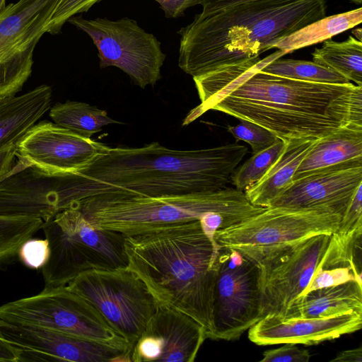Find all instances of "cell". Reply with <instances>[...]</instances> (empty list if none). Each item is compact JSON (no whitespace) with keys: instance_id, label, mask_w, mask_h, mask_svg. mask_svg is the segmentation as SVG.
<instances>
[{"instance_id":"obj_1","label":"cell","mask_w":362,"mask_h":362,"mask_svg":"<svg viewBox=\"0 0 362 362\" xmlns=\"http://www.w3.org/2000/svg\"><path fill=\"white\" fill-rule=\"evenodd\" d=\"M286 54L279 50L262 59L253 57L193 77L201 103L182 125L214 110L257 124L285 142L317 140L349 124L362 125V86L303 81L261 71Z\"/></svg>"},{"instance_id":"obj_2","label":"cell","mask_w":362,"mask_h":362,"mask_svg":"<svg viewBox=\"0 0 362 362\" xmlns=\"http://www.w3.org/2000/svg\"><path fill=\"white\" fill-rule=\"evenodd\" d=\"M247 153L237 143L197 150L171 149L157 141L110 147L86 169L70 175V206L104 194L161 197L220 190Z\"/></svg>"},{"instance_id":"obj_3","label":"cell","mask_w":362,"mask_h":362,"mask_svg":"<svg viewBox=\"0 0 362 362\" xmlns=\"http://www.w3.org/2000/svg\"><path fill=\"white\" fill-rule=\"evenodd\" d=\"M128 268L158 303L192 317L213 339V305L218 245L199 220L151 228L124 236Z\"/></svg>"},{"instance_id":"obj_4","label":"cell","mask_w":362,"mask_h":362,"mask_svg":"<svg viewBox=\"0 0 362 362\" xmlns=\"http://www.w3.org/2000/svg\"><path fill=\"white\" fill-rule=\"evenodd\" d=\"M326 0H249L195 15L177 31L178 66L196 77L272 49L326 16Z\"/></svg>"},{"instance_id":"obj_5","label":"cell","mask_w":362,"mask_h":362,"mask_svg":"<svg viewBox=\"0 0 362 362\" xmlns=\"http://www.w3.org/2000/svg\"><path fill=\"white\" fill-rule=\"evenodd\" d=\"M95 227L124 236L153 227L200 218L210 212L223 215L230 226L265 209L252 204L243 191L224 189L161 197L104 194L73 203Z\"/></svg>"},{"instance_id":"obj_6","label":"cell","mask_w":362,"mask_h":362,"mask_svg":"<svg viewBox=\"0 0 362 362\" xmlns=\"http://www.w3.org/2000/svg\"><path fill=\"white\" fill-rule=\"evenodd\" d=\"M49 256L42 268L45 287L68 284L92 269L128 267L124 235L93 226L78 209L68 208L43 223Z\"/></svg>"},{"instance_id":"obj_7","label":"cell","mask_w":362,"mask_h":362,"mask_svg":"<svg viewBox=\"0 0 362 362\" xmlns=\"http://www.w3.org/2000/svg\"><path fill=\"white\" fill-rule=\"evenodd\" d=\"M331 235L319 234L271 245L229 246L250 257L260 268L263 317H284L288 308L308 286Z\"/></svg>"},{"instance_id":"obj_8","label":"cell","mask_w":362,"mask_h":362,"mask_svg":"<svg viewBox=\"0 0 362 362\" xmlns=\"http://www.w3.org/2000/svg\"><path fill=\"white\" fill-rule=\"evenodd\" d=\"M66 286L95 308L132 349L158 306L145 283L128 267L87 271Z\"/></svg>"},{"instance_id":"obj_9","label":"cell","mask_w":362,"mask_h":362,"mask_svg":"<svg viewBox=\"0 0 362 362\" xmlns=\"http://www.w3.org/2000/svg\"><path fill=\"white\" fill-rule=\"evenodd\" d=\"M0 319L45 327L132 351L99 311L66 285L45 287L36 295L0 305Z\"/></svg>"},{"instance_id":"obj_10","label":"cell","mask_w":362,"mask_h":362,"mask_svg":"<svg viewBox=\"0 0 362 362\" xmlns=\"http://www.w3.org/2000/svg\"><path fill=\"white\" fill-rule=\"evenodd\" d=\"M216 262L213 339L235 340L263 317L260 268L229 246L218 245Z\"/></svg>"},{"instance_id":"obj_11","label":"cell","mask_w":362,"mask_h":362,"mask_svg":"<svg viewBox=\"0 0 362 362\" xmlns=\"http://www.w3.org/2000/svg\"><path fill=\"white\" fill-rule=\"evenodd\" d=\"M68 22L91 38L98 49L100 69L119 68L143 89L153 86L161 78V68L166 57L161 43L136 21L128 17L112 21L73 16Z\"/></svg>"},{"instance_id":"obj_12","label":"cell","mask_w":362,"mask_h":362,"mask_svg":"<svg viewBox=\"0 0 362 362\" xmlns=\"http://www.w3.org/2000/svg\"><path fill=\"white\" fill-rule=\"evenodd\" d=\"M59 0H19L0 14V99L22 90L33 51Z\"/></svg>"},{"instance_id":"obj_13","label":"cell","mask_w":362,"mask_h":362,"mask_svg":"<svg viewBox=\"0 0 362 362\" xmlns=\"http://www.w3.org/2000/svg\"><path fill=\"white\" fill-rule=\"evenodd\" d=\"M339 215L320 210L267 207L238 223L217 230L220 246H262L300 240L319 234H332Z\"/></svg>"},{"instance_id":"obj_14","label":"cell","mask_w":362,"mask_h":362,"mask_svg":"<svg viewBox=\"0 0 362 362\" xmlns=\"http://www.w3.org/2000/svg\"><path fill=\"white\" fill-rule=\"evenodd\" d=\"M0 332L20 349L19 361H132V351L29 323L0 319Z\"/></svg>"},{"instance_id":"obj_15","label":"cell","mask_w":362,"mask_h":362,"mask_svg":"<svg viewBox=\"0 0 362 362\" xmlns=\"http://www.w3.org/2000/svg\"><path fill=\"white\" fill-rule=\"evenodd\" d=\"M110 148L54 122L41 121L17 143L16 157L49 173L71 175L86 169Z\"/></svg>"},{"instance_id":"obj_16","label":"cell","mask_w":362,"mask_h":362,"mask_svg":"<svg viewBox=\"0 0 362 362\" xmlns=\"http://www.w3.org/2000/svg\"><path fill=\"white\" fill-rule=\"evenodd\" d=\"M361 184L362 160L345 162L293 180L269 207L320 210L342 217Z\"/></svg>"},{"instance_id":"obj_17","label":"cell","mask_w":362,"mask_h":362,"mask_svg":"<svg viewBox=\"0 0 362 362\" xmlns=\"http://www.w3.org/2000/svg\"><path fill=\"white\" fill-rule=\"evenodd\" d=\"M207 339L205 329L187 315L158 303L154 315L134 344V362H193Z\"/></svg>"},{"instance_id":"obj_18","label":"cell","mask_w":362,"mask_h":362,"mask_svg":"<svg viewBox=\"0 0 362 362\" xmlns=\"http://www.w3.org/2000/svg\"><path fill=\"white\" fill-rule=\"evenodd\" d=\"M362 313L329 317L281 319L267 315L249 329V339L260 346L293 343L314 345L359 330Z\"/></svg>"},{"instance_id":"obj_19","label":"cell","mask_w":362,"mask_h":362,"mask_svg":"<svg viewBox=\"0 0 362 362\" xmlns=\"http://www.w3.org/2000/svg\"><path fill=\"white\" fill-rule=\"evenodd\" d=\"M52 95V88L42 84L22 95L0 99V151L16 145L49 110Z\"/></svg>"},{"instance_id":"obj_20","label":"cell","mask_w":362,"mask_h":362,"mask_svg":"<svg viewBox=\"0 0 362 362\" xmlns=\"http://www.w3.org/2000/svg\"><path fill=\"white\" fill-rule=\"evenodd\" d=\"M349 313H362V284L356 280L300 296L288 308L283 319L329 317Z\"/></svg>"},{"instance_id":"obj_21","label":"cell","mask_w":362,"mask_h":362,"mask_svg":"<svg viewBox=\"0 0 362 362\" xmlns=\"http://www.w3.org/2000/svg\"><path fill=\"white\" fill-rule=\"evenodd\" d=\"M362 160V125L351 124L316 140L293 180L345 162Z\"/></svg>"},{"instance_id":"obj_22","label":"cell","mask_w":362,"mask_h":362,"mask_svg":"<svg viewBox=\"0 0 362 362\" xmlns=\"http://www.w3.org/2000/svg\"><path fill=\"white\" fill-rule=\"evenodd\" d=\"M316 140H292L286 143L281 155L264 177L244 192L250 202L267 208L291 185L302 160Z\"/></svg>"},{"instance_id":"obj_23","label":"cell","mask_w":362,"mask_h":362,"mask_svg":"<svg viewBox=\"0 0 362 362\" xmlns=\"http://www.w3.org/2000/svg\"><path fill=\"white\" fill-rule=\"evenodd\" d=\"M361 21V7L324 17L281 38L272 48H276L286 54L292 52L329 40L332 37L360 24Z\"/></svg>"},{"instance_id":"obj_24","label":"cell","mask_w":362,"mask_h":362,"mask_svg":"<svg viewBox=\"0 0 362 362\" xmlns=\"http://www.w3.org/2000/svg\"><path fill=\"white\" fill-rule=\"evenodd\" d=\"M314 62L362 86V42L353 36L344 42L327 40L312 53Z\"/></svg>"},{"instance_id":"obj_25","label":"cell","mask_w":362,"mask_h":362,"mask_svg":"<svg viewBox=\"0 0 362 362\" xmlns=\"http://www.w3.org/2000/svg\"><path fill=\"white\" fill-rule=\"evenodd\" d=\"M49 111L56 124L86 138L101 132L104 126L121 123L108 117L105 110L83 102L57 103Z\"/></svg>"},{"instance_id":"obj_26","label":"cell","mask_w":362,"mask_h":362,"mask_svg":"<svg viewBox=\"0 0 362 362\" xmlns=\"http://www.w3.org/2000/svg\"><path fill=\"white\" fill-rule=\"evenodd\" d=\"M261 71L295 80L331 84L350 83L335 71L314 62L291 59H276Z\"/></svg>"},{"instance_id":"obj_27","label":"cell","mask_w":362,"mask_h":362,"mask_svg":"<svg viewBox=\"0 0 362 362\" xmlns=\"http://www.w3.org/2000/svg\"><path fill=\"white\" fill-rule=\"evenodd\" d=\"M43 223L36 217L0 216V264L16 257L23 243L33 238Z\"/></svg>"},{"instance_id":"obj_28","label":"cell","mask_w":362,"mask_h":362,"mask_svg":"<svg viewBox=\"0 0 362 362\" xmlns=\"http://www.w3.org/2000/svg\"><path fill=\"white\" fill-rule=\"evenodd\" d=\"M286 143L280 139L267 148L247 159L240 168L235 170L230 181L237 189L245 192L261 180L276 162Z\"/></svg>"},{"instance_id":"obj_29","label":"cell","mask_w":362,"mask_h":362,"mask_svg":"<svg viewBox=\"0 0 362 362\" xmlns=\"http://www.w3.org/2000/svg\"><path fill=\"white\" fill-rule=\"evenodd\" d=\"M227 131L236 141H243L249 144L252 148V154L267 148L278 139L265 128L243 119H241L237 125H228Z\"/></svg>"},{"instance_id":"obj_30","label":"cell","mask_w":362,"mask_h":362,"mask_svg":"<svg viewBox=\"0 0 362 362\" xmlns=\"http://www.w3.org/2000/svg\"><path fill=\"white\" fill-rule=\"evenodd\" d=\"M101 0H59L45 27V33L56 35L64 24L76 14L87 12Z\"/></svg>"},{"instance_id":"obj_31","label":"cell","mask_w":362,"mask_h":362,"mask_svg":"<svg viewBox=\"0 0 362 362\" xmlns=\"http://www.w3.org/2000/svg\"><path fill=\"white\" fill-rule=\"evenodd\" d=\"M351 280L362 284L361 276L350 267L320 269L317 267L302 295L315 289L338 285Z\"/></svg>"},{"instance_id":"obj_32","label":"cell","mask_w":362,"mask_h":362,"mask_svg":"<svg viewBox=\"0 0 362 362\" xmlns=\"http://www.w3.org/2000/svg\"><path fill=\"white\" fill-rule=\"evenodd\" d=\"M18 256L20 260L31 269L42 268L49 256L48 240L45 239L30 238L21 246Z\"/></svg>"},{"instance_id":"obj_33","label":"cell","mask_w":362,"mask_h":362,"mask_svg":"<svg viewBox=\"0 0 362 362\" xmlns=\"http://www.w3.org/2000/svg\"><path fill=\"white\" fill-rule=\"evenodd\" d=\"M360 230H362V184L357 188L334 233L346 235Z\"/></svg>"},{"instance_id":"obj_34","label":"cell","mask_w":362,"mask_h":362,"mask_svg":"<svg viewBox=\"0 0 362 362\" xmlns=\"http://www.w3.org/2000/svg\"><path fill=\"white\" fill-rule=\"evenodd\" d=\"M283 346L265 351L260 362H308L311 355L304 349L293 343H284Z\"/></svg>"},{"instance_id":"obj_35","label":"cell","mask_w":362,"mask_h":362,"mask_svg":"<svg viewBox=\"0 0 362 362\" xmlns=\"http://www.w3.org/2000/svg\"><path fill=\"white\" fill-rule=\"evenodd\" d=\"M163 11L166 18H176L185 15V11L194 6L202 4V0H155Z\"/></svg>"},{"instance_id":"obj_36","label":"cell","mask_w":362,"mask_h":362,"mask_svg":"<svg viewBox=\"0 0 362 362\" xmlns=\"http://www.w3.org/2000/svg\"><path fill=\"white\" fill-rule=\"evenodd\" d=\"M16 145L0 151V182L11 171L16 163Z\"/></svg>"},{"instance_id":"obj_37","label":"cell","mask_w":362,"mask_h":362,"mask_svg":"<svg viewBox=\"0 0 362 362\" xmlns=\"http://www.w3.org/2000/svg\"><path fill=\"white\" fill-rule=\"evenodd\" d=\"M20 349L6 340L0 332V362H19Z\"/></svg>"},{"instance_id":"obj_38","label":"cell","mask_w":362,"mask_h":362,"mask_svg":"<svg viewBox=\"0 0 362 362\" xmlns=\"http://www.w3.org/2000/svg\"><path fill=\"white\" fill-rule=\"evenodd\" d=\"M249 0H202V13H211L226 8Z\"/></svg>"},{"instance_id":"obj_39","label":"cell","mask_w":362,"mask_h":362,"mask_svg":"<svg viewBox=\"0 0 362 362\" xmlns=\"http://www.w3.org/2000/svg\"><path fill=\"white\" fill-rule=\"evenodd\" d=\"M332 362H361L362 361V347L361 346L340 351L334 358Z\"/></svg>"},{"instance_id":"obj_40","label":"cell","mask_w":362,"mask_h":362,"mask_svg":"<svg viewBox=\"0 0 362 362\" xmlns=\"http://www.w3.org/2000/svg\"><path fill=\"white\" fill-rule=\"evenodd\" d=\"M353 33H354L355 36L356 37V39H357L359 41H361L362 40V30L361 28H358L356 30H354L352 31Z\"/></svg>"},{"instance_id":"obj_41","label":"cell","mask_w":362,"mask_h":362,"mask_svg":"<svg viewBox=\"0 0 362 362\" xmlns=\"http://www.w3.org/2000/svg\"><path fill=\"white\" fill-rule=\"evenodd\" d=\"M6 7V0H0V14L5 10Z\"/></svg>"},{"instance_id":"obj_42","label":"cell","mask_w":362,"mask_h":362,"mask_svg":"<svg viewBox=\"0 0 362 362\" xmlns=\"http://www.w3.org/2000/svg\"><path fill=\"white\" fill-rule=\"evenodd\" d=\"M351 1L357 4H361L362 2V0H351Z\"/></svg>"}]
</instances>
